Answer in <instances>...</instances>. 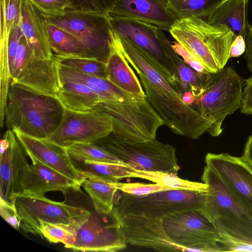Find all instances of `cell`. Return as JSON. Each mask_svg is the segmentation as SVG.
<instances>
[{
    "label": "cell",
    "mask_w": 252,
    "mask_h": 252,
    "mask_svg": "<svg viewBox=\"0 0 252 252\" xmlns=\"http://www.w3.org/2000/svg\"><path fill=\"white\" fill-rule=\"evenodd\" d=\"M64 111L57 97L10 80L4 109L8 129L47 138L58 127Z\"/></svg>",
    "instance_id": "1"
},
{
    "label": "cell",
    "mask_w": 252,
    "mask_h": 252,
    "mask_svg": "<svg viewBox=\"0 0 252 252\" xmlns=\"http://www.w3.org/2000/svg\"><path fill=\"white\" fill-rule=\"evenodd\" d=\"M201 180L208 186L201 211L219 235L252 243V216L209 165Z\"/></svg>",
    "instance_id": "2"
},
{
    "label": "cell",
    "mask_w": 252,
    "mask_h": 252,
    "mask_svg": "<svg viewBox=\"0 0 252 252\" xmlns=\"http://www.w3.org/2000/svg\"><path fill=\"white\" fill-rule=\"evenodd\" d=\"M244 80L231 67H223L212 76L191 106L211 125L207 132L216 137L222 132L227 115L241 107Z\"/></svg>",
    "instance_id": "3"
},
{
    "label": "cell",
    "mask_w": 252,
    "mask_h": 252,
    "mask_svg": "<svg viewBox=\"0 0 252 252\" xmlns=\"http://www.w3.org/2000/svg\"><path fill=\"white\" fill-rule=\"evenodd\" d=\"M93 110L111 121V133L128 142H142L156 138L163 121L147 98L136 100L106 101L99 102Z\"/></svg>",
    "instance_id": "4"
},
{
    "label": "cell",
    "mask_w": 252,
    "mask_h": 252,
    "mask_svg": "<svg viewBox=\"0 0 252 252\" xmlns=\"http://www.w3.org/2000/svg\"><path fill=\"white\" fill-rule=\"evenodd\" d=\"M44 20L69 32L80 42L87 58L106 63L111 43V26L106 15L67 8L41 14Z\"/></svg>",
    "instance_id": "5"
},
{
    "label": "cell",
    "mask_w": 252,
    "mask_h": 252,
    "mask_svg": "<svg viewBox=\"0 0 252 252\" xmlns=\"http://www.w3.org/2000/svg\"><path fill=\"white\" fill-rule=\"evenodd\" d=\"M118 191L112 210L115 214L159 219L178 212L201 209L207 192L169 189L134 196L123 192L119 194Z\"/></svg>",
    "instance_id": "6"
},
{
    "label": "cell",
    "mask_w": 252,
    "mask_h": 252,
    "mask_svg": "<svg viewBox=\"0 0 252 252\" xmlns=\"http://www.w3.org/2000/svg\"><path fill=\"white\" fill-rule=\"evenodd\" d=\"M133 170L160 171L177 174L176 149L155 139L142 142L121 140L111 133L94 142Z\"/></svg>",
    "instance_id": "7"
},
{
    "label": "cell",
    "mask_w": 252,
    "mask_h": 252,
    "mask_svg": "<svg viewBox=\"0 0 252 252\" xmlns=\"http://www.w3.org/2000/svg\"><path fill=\"white\" fill-rule=\"evenodd\" d=\"M15 206L21 218L20 228L26 233L39 235V223L43 221L77 227L89 218L91 213L81 207L56 202L43 196L19 195Z\"/></svg>",
    "instance_id": "8"
},
{
    "label": "cell",
    "mask_w": 252,
    "mask_h": 252,
    "mask_svg": "<svg viewBox=\"0 0 252 252\" xmlns=\"http://www.w3.org/2000/svg\"><path fill=\"white\" fill-rule=\"evenodd\" d=\"M163 229L176 244L190 252H220L219 234L201 209L183 211L162 219Z\"/></svg>",
    "instance_id": "9"
},
{
    "label": "cell",
    "mask_w": 252,
    "mask_h": 252,
    "mask_svg": "<svg viewBox=\"0 0 252 252\" xmlns=\"http://www.w3.org/2000/svg\"><path fill=\"white\" fill-rule=\"evenodd\" d=\"M58 58L37 57L22 36L11 75V81L57 97L61 88Z\"/></svg>",
    "instance_id": "10"
},
{
    "label": "cell",
    "mask_w": 252,
    "mask_h": 252,
    "mask_svg": "<svg viewBox=\"0 0 252 252\" xmlns=\"http://www.w3.org/2000/svg\"><path fill=\"white\" fill-rule=\"evenodd\" d=\"M112 129L111 120L98 112H77L64 108L58 127L46 139L67 149L79 143L94 142Z\"/></svg>",
    "instance_id": "11"
},
{
    "label": "cell",
    "mask_w": 252,
    "mask_h": 252,
    "mask_svg": "<svg viewBox=\"0 0 252 252\" xmlns=\"http://www.w3.org/2000/svg\"><path fill=\"white\" fill-rule=\"evenodd\" d=\"M109 17L112 30L119 36L126 38L148 53L168 81L179 92L181 83L164 51L163 31L143 22Z\"/></svg>",
    "instance_id": "12"
},
{
    "label": "cell",
    "mask_w": 252,
    "mask_h": 252,
    "mask_svg": "<svg viewBox=\"0 0 252 252\" xmlns=\"http://www.w3.org/2000/svg\"><path fill=\"white\" fill-rule=\"evenodd\" d=\"M76 229L73 251L113 252L126 247L120 225L112 212L108 215L91 213Z\"/></svg>",
    "instance_id": "13"
},
{
    "label": "cell",
    "mask_w": 252,
    "mask_h": 252,
    "mask_svg": "<svg viewBox=\"0 0 252 252\" xmlns=\"http://www.w3.org/2000/svg\"><path fill=\"white\" fill-rule=\"evenodd\" d=\"M0 145V199L15 206L30 164L25 150L13 130L5 131Z\"/></svg>",
    "instance_id": "14"
},
{
    "label": "cell",
    "mask_w": 252,
    "mask_h": 252,
    "mask_svg": "<svg viewBox=\"0 0 252 252\" xmlns=\"http://www.w3.org/2000/svg\"><path fill=\"white\" fill-rule=\"evenodd\" d=\"M112 212L120 225L127 244L160 252H190L169 238L163 229L162 219L133 215L120 216Z\"/></svg>",
    "instance_id": "15"
},
{
    "label": "cell",
    "mask_w": 252,
    "mask_h": 252,
    "mask_svg": "<svg viewBox=\"0 0 252 252\" xmlns=\"http://www.w3.org/2000/svg\"><path fill=\"white\" fill-rule=\"evenodd\" d=\"M205 161L252 216V168L242 157L226 153H207Z\"/></svg>",
    "instance_id": "16"
},
{
    "label": "cell",
    "mask_w": 252,
    "mask_h": 252,
    "mask_svg": "<svg viewBox=\"0 0 252 252\" xmlns=\"http://www.w3.org/2000/svg\"><path fill=\"white\" fill-rule=\"evenodd\" d=\"M108 15L143 22L168 32L177 20L169 9L168 0H117Z\"/></svg>",
    "instance_id": "17"
},
{
    "label": "cell",
    "mask_w": 252,
    "mask_h": 252,
    "mask_svg": "<svg viewBox=\"0 0 252 252\" xmlns=\"http://www.w3.org/2000/svg\"><path fill=\"white\" fill-rule=\"evenodd\" d=\"M26 154L73 180L80 186L85 180L74 166L67 149L47 140L13 130Z\"/></svg>",
    "instance_id": "18"
},
{
    "label": "cell",
    "mask_w": 252,
    "mask_h": 252,
    "mask_svg": "<svg viewBox=\"0 0 252 252\" xmlns=\"http://www.w3.org/2000/svg\"><path fill=\"white\" fill-rule=\"evenodd\" d=\"M20 195L43 196L51 191L65 193L70 189H78L80 186L67 177L32 157Z\"/></svg>",
    "instance_id": "19"
},
{
    "label": "cell",
    "mask_w": 252,
    "mask_h": 252,
    "mask_svg": "<svg viewBox=\"0 0 252 252\" xmlns=\"http://www.w3.org/2000/svg\"><path fill=\"white\" fill-rule=\"evenodd\" d=\"M19 24L28 45L37 57L43 60L55 57L49 45L44 19L29 0H21Z\"/></svg>",
    "instance_id": "20"
},
{
    "label": "cell",
    "mask_w": 252,
    "mask_h": 252,
    "mask_svg": "<svg viewBox=\"0 0 252 252\" xmlns=\"http://www.w3.org/2000/svg\"><path fill=\"white\" fill-rule=\"evenodd\" d=\"M169 32L175 41L198 58L209 72L216 73L220 70L203 41L197 17L177 20Z\"/></svg>",
    "instance_id": "21"
},
{
    "label": "cell",
    "mask_w": 252,
    "mask_h": 252,
    "mask_svg": "<svg viewBox=\"0 0 252 252\" xmlns=\"http://www.w3.org/2000/svg\"><path fill=\"white\" fill-rule=\"evenodd\" d=\"M111 51L106 63L108 80L122 89L146 98L140 80L125 58L111 28Z\"/></svg>",
    "instance_id": "22"
},
{
    "label": "cell",
    "mask_w": 252,
    "mask_h": 252,
    "mask_svg": "<svg viewBox=\"0 0 252 252\" xmlns=\"http://www.w3.org/2000/svg\"><path fill=\"white\" fill-rule=\"evenodd\" d=\"M58 70L61 81L83 84L98 94L101 101H123L144 98L122 89L108 79L87 75L59 63Z\"/></svg>",
    "instance_id": "23"
},
{
    "label": "cell",
    "mask_w": 252,
    "mask_h": 252,
    "mask_svg": "<svg viewBox=\"0 0 252 252\" xmlns=\"http://www.w3.org/2000/svg\"><path fill=\"white\" fill-rule=\"evenodd\" d=\"M249 0H226L205 20L214 25H225L237 36L245 38L249 25L248 20Z\"/></svg>",
    "instance_id": "24"
},
{
    "label": "cell",
    "mask_w": 252,
    "mask_h": 252,
    "mask_svg": "<svg viewBox=\"0 0 252 252\" xmlns=\"http://www.w3.org/2000/svg\"><path fill=\"white\" fill-rule=\"evenodd\" d=\"M165 55L179 79L183 88V94L190 91L195 98L202 92L210 79L212 73H200L184 62L172 47L171 41L165 35L163 38Z\"/></svg>",
    "instance_id": "25"
},
{
    "label": "cell",
    "mask_w": 252,
    "mask_h": 252,
    "mask_svg": "<svg viewBox=\"0 0 252 252\" xmlns=\"http://www.w3.org/2000/svg\"><path fill=\"white\" fill-rule=\"evenodd\" d=\"M61 83L57 97L65 108L87 112L93 110L101 101L98 94L83 84L71 81Z\"/></svg>",
    "instance_id": "26"
},
{
    "label": "cell",
    "mask_w": 252,
    "mask_h": 252,
    "mask_svg": "<svg viewBox=\"0 0 252 252\" xmlns=\"http://www.w3.org/2000/svg\"><path fill=\"white\" fill-rule=\"evenodd\" d=\"M71 159L84 179L95 178L115 182L125 178H133V169L126 164Z\"/></svg>",
    "instance_id": "27"
},
{
    "label": "cell",
    "mask_w": 252,
    "mask_h": 252,
    "mask_svg": "<svg viewBox=\"0 0 252 252\" xmlns=\"http://www.w3.org/2000/svg\"><path fill=\"white\" fill-rule=\"evenodd\" d=\"M44 21L49 45L56 56L87 58L86 50L76 37L59 27Z\"/></svg>",
    "instance_id": "28"
},
{
    "label": "cell",
    "mask_w": 252,
    "mask_h": 252,
    "mask_svg": "<svg viewBox=\"0 0 252 252\" xmlns=\"http://www.w3.org/2000/svg\"><path fill=\"white\" fill-rule=\"evenodd\" d=\"M82 186L92 199L95 211L108 215L114 208L115 195L118 190L111 182L95 178H86Z\"/></svg>",
    "instance_id": "29"
},
{
    "label": "cell",
    "mask_w": 252,
    "mask_h": 252,
    "mask_svg": "<svg viewBox=\"0 0 252 252\" xmlns=\"http://www.w3.org/2000/svg\"><path fill=\"white\" fill-rule=\"evenodd\" d=\"M133 178L152 181L173 189L207 192L208 186L204 183L190 181L179 178L177 174L160 171L133 170Z\"/></svg>",
    "instance_id": "30"
},
{
    "label": "cell",
    "mask_w": 252,
    "mask_h": 252,
    "mask_svg": "<svg viewBox=\"0 0 252 252\" xmlns=\"http://www.w3.org/2000/svg\"><path fill=\"white\" fill-rule=\"evenodd\" d=\"M224 0H168L169 9L177 20L195 17L206 19Z\"/></svg>",
    "instance_id": "31"
},
{
    "label": "cell",
    "mask_w": 252,
    "mask_h": 252,
    "mask_svg": "<svg viewBox=\"0 0 252 252\" xmlns=\"http://www.w3.org/2000/svg\"><path fill=\"white\" fill-rule=\"evenodd\" d=\"M21 0H0V53H8L10 35L21 20Z\"/></svg>",
    "instance_id": "32"
},
{
    "label": "cell",
    "mask_w": 252,
    "mask_h": 252,
    "mask_svg": "<svg viewBox=\"0 0 252 252\" xmlns=\"http://www.w3.org/2000/svg\"><path fill=\"white\" fill-rule=\"evenodd\" d=\"M77 227L63 223H53L40 221L39 229L40 237L52 243H61L72 250L77 235Z\"/></svg>",
    "instance_id": "33"
},
{
    "label": "cell",
    "mask_w": 252,
    "mask_h": 252,
    "mask_svg": "<svg viewBox=\"0 0 252 252\" xmlns=\"http://www.w3.org/2000/svg\"><path fill=\"white\" fill-rule=\"evenodd\" d=\"M71 158L82 160L124 164L113 155L94 142L79 143L67 148Z\"/></svg>",
    "instance_id": "34"
},
{
    "label": "cell",
    "mask_w": 252,
    "mask_h": 252,
    "mask_svg": "<svg viewBox=\"0 0 252 252\" xmlns=\"http://www.w3.org/2000/svg\"><path fill=\"white\" fill-rule=\"evenodd\" d=\"M56 57L59 63L62 65L87 75L108 80L106 63L104 62L86 58Z\"/></svg>",
    "instance_id": "35"
},
{
    "label": "cell",
    "mask_w": 252,
    "mask_h": 252,
    "mask_svg": "<svg viewBox=\"0 0 252 252\" xmlns=\"http://www.w3.org/2000/svg\"><path fill=\"white\" fill-rule=\"evenodd\" d=\"M70 8L108 15L117 0H68Z\"/></svg>",
    "instance_id": "36"
},
{
    "label": "cell",
    "mask_w": 252,
    "mask_h": 252,
    "mask_svg": "<svg viewBox=\"0 0 252 252\" xmlns=\"http://www.w3.org/2000/svg\"><path fill=\"white\" fill-rule=\"evenodd\" d=\"M112 185L118 190L134 196H144L155 192L170 189L157 184L144 183L111 182Z\"/></svg>",
    "instance_id": "37"
},
{
    "label": "cell",
    "mask_w": 252,
    "mask_h": 252,
    "mask_svg": "<svg viewBox=\"0 0 252 252\" xmlns=\"http://www.w3.org/2000/svg\"><path fill=\"white\" fill-rule=\"evenodd\" d=\"M171 45L174 51L180 57H182L184 62L196 71L200 73H205L208 72L203 63L198 58L178 42L176 41H171Z\"/></svg>",
    "instance_id": "38"
},
{
    "label": "cell",
    "mask_w": 252,
    "mask_h": 252,
    "mask_svg": "<svg viewBox=\"0 0 252 252\" xmlns=\"http://www.w3.org/2000/svg\"><path fill=\"white\" fill-rule=\"evenodd\" d=\"M41 14L57 13L71 6L68 0H29Z\"/></svg>",
    "instance_id": "39"
},
{
    "label": "cell",
    "mask_w": 252,
    "mask_h": 252,
    "mask_svg": "<svg viewBox=\"0 0 252 252\" xmlns=\"http://www.w3.org/2000/svg\"><path fill=\"white\" fill-rule=\"evenodd\" d=\"M217 241L222 248V252H252V243L219 235Z\"/></svg>",
    "instance_id": "40"
},
{
    "label": "cell",
    "mask_w": 252,
    "mask_h": 252,
    "mask_svg": "<svg viewBox=\"0 0 252 252\" xmlns=\"http://www.w3.org/2000/svg\"><path fill=\"white\" fill-rule=\"evenodd\" d=\"M23 34L19 23L16 25L10 35L8 45V58L10 75L14 66L16 56L20 39Z\"/></svg>",
    "instance_id": "41"
},
{
    "label": "cell",
    "mask_w": 252,
    "mask_h": 252,
    "mask_svg": "<svg viewBox=\"0 0 252 252\" xmlns=\"http://www.w3.org/2000/svg\"><path fill=\"white\" fill-rule=\"evenodd\" d=\"M0 215L2 218L14 229L19 230L21 218L15 206L0 199Z\"/></svg>",
    "instance_id": "42"
},
{
    "label": "cell",
    "mask_w": 252,
    "mask_h": 252,
    "mask_svg": "<svg viewBox=\"0 0 252 252\" xmlns=\"http://www.w3.org/2000/svg\"><path fill=\"white\" fill-rule=\"evenodd\" d=\"M244 87L241 112L244 114L252 115V76L244 80Z\"/></svg>",
    "instance_id": "43"
},
{
    "label": "cell",
    "mask_w": 252,
    "mask_h": 252,
    "mask_svg": "<svg viewBox=\"0 0 252 252\" xmlns=\"http://www.w3.org/2000/svg\"><path fill=\"white\" fill-rule=\"evenodd\" d=\"M245 38L242 35H238L233 40L230 49V58L239 57L245 53L246 51Z\"/></svg>",
    "instance_id": "44"
},
{
    "label": "cell",
    "mask_w": 252,
    "mask_h": 252,
    "mask_svg": "<svg viewBox=\"0 0 252 252\" xmlns=\"http://www.w3.org/2000/svg\"><path fill=\"white\" fill-rule=\"evenodd\" d=\"M246 51L245 59L248 69L252 72V26L249 25L245 37Z\"/></svg>",
    "instance_id": "45"
},
{
    "label": "cell",
    "mask_w": 252,
    "mask_h": 252,
    "mask_svg": "<svg viewBox=\"0 0 252 252\" xmlns=\"http://www.w3.org/2000/svg\"><path fill=\"white\" fill-rule=\"evenodd\" d=\"M245 162L252 168V134L248 138L241 157Z\"/></svg>",
    "instance_id": "46"
},
{
    "label": "cell",
    "mask_w": 252,
    "mask_h": 252,
    "mask_svg": "<svg viewBox=\"0 0 252 252\" xmlns=\"http://www.w3.org/2000/svg\"><path fill=\"white\" fill-rule=\"evenodd\" d=\"M182 99L185 103L191 106L195 99V97L190 91H188L183 94Z\"/></svg>",
    "instance_id": "47"
},
{
    "label": "cell",
    "mask_w": 252,
    "mask_h": 252,
    "mask_svg": "<svg viewBox=\"0 0 252 252\" xmlns=\"http://www.w3.org/2000/svg\"></svg>",
    "instance_id": "48"
}]
</instances>
